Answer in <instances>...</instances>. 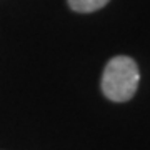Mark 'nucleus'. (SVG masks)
Instances as JSON below:
<instances>
[{
    "instance_id": "f257e3e1",
    "label": "nucleus",
    "mask_w": 150,
    "mask_h": 150,
    "mask_svg": "<svg viewBox=\"0 0 150 150\" xmlns=\"http://www.w3.org/2000/svg\"><path fill=\"white\" fill-rule=\"evenodd\" d=\"M140 82V72L134 59L127 55H117L107 62L102 74L103 95L112 102H129L135 95Z\"/></svg>"
},
{
    "instance_id": "f03ea898",
    "label": "nucleus",
    "mask_w": 150,
    "mask_h": 150,
    "mask_svg": "<svg viewBox=\"0 0 150 150\" xmlns=\"http://www.w3.org/2000/svg\"><path fill=\"white\" fill-rule=\"evenodd\" d=\"M110 0H67L69 7L79 13H90L103 8Z\"/></svg>"
}]
</instances>
